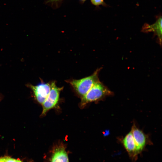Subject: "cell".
Wrapping results in <instances>:
<instances>
[{
  "label": "cell",
  "instance_id": "3957f363",
  "mask_svg": "<svg viewBox=\"0 0 162 162\" xmlns=\"http://www.w3.org/2000/svg\"><path fill=\"white\" fill-rule=\"evenodd\" d=\"M50 90L49 95L44 102L42 104L43 110L41 116H44L50 109L56 107L59 101L60 92L63 87H59L56 85V82L50 83Z\"/></svg>",
  "mask_w": 162,
  "mask_h": 162
},
{
  "label": "cell",
  "instance_id": "8fae6325",
  "mask_svg": "<svg viewBox=\"0 0 162 162\" xmlns=\"http://www.w3.org/2000/svg\"><path fill=\"white\" fill-rule=\"evenodd\" d=\"M4 162H22L18 159H16L8 157H3Z\"/></svg>",
  "mask_w": 162,
  "mask_h": 162
},
{
  "label": "cell",
  "instance_id": "52a82bcc",
  "mask_svg": "<svg viewBox=\"0 0 162 162\" xmlns=\"http://www.w3.org/2000/svg\"><path fill=\"white\" fill-rule=\"evenodd\" d=\"M162 22L161 16H159L154 24L149 25L145 24L142 27V31L145 32H153L158 37L159 43L161 44L162 41Z\"/></svg>",
  "mask_w": 162,
  "mask_h": 162
},
{
  "label": "cell",
  "instance_id": "30bf717a",
  "mask_svg": "<svg viewBox=\"0 0 162 162\" xmlns=\"http://www.w3.org/2000/svg\"><path fill=\"white\" fill-rule=\"evenodd\" d=\"M90 1L92 4L97 7L100 5L104 6L106 5L104 0H90Z\"/></svg>",
  "mask_w": 162,
  "mask_h": 162
},
{
  "label": "cell",
  "instance_id": "9c48e42d",
  "mask_svg": "<svg viewBox=\"0 0 162 162\" xmlns=\"http://www.w3.org/2000/svg\"><path fill=\"white\" fill-rule=\"evenodd\" d=\"M64 0H46V3L51 5V6L54 8L59 7L61 4V2Z\"/></svg>",
  "mask_w": 162,
  "mask_h": 162
},
{
  "label": "cell",
  "instance_id": "6da1fadb",
  "mask_svg": "<svg viewBox=\"0 0 162 162\" xmlns=\"http://www.w3.org/2000/svg\"><path fill=\"white\" fill-rule=\"evenodd\" d=\"M100 70V69H98L91 75L80 79H73L66 81L82 98L96 82L99 81L98 74Z\"/></svg>",
  "mask_w": 162,
  "mask_h": 162
},
{
  "label": "cell",
  "instance_id": "277c9868",
  "mask_svg": "<svg viewBox=\"0 0 162 162\" xmlns=\"http://www.w3.org/2000/svg\"><path fill=\"white\" fill-rule=\"evenodd\" d=\"M28 86L32 91L35 99L38 103L42 104L49 95L50 90V83L41 82L36 86L29 85Z\"/></svg>",
  "mask_w": 162,
  "mask_h": 162
},
{
  "label": "cell",
  "instance_id": "5b68a950",
  "mask_svg": "<svg viewBox=\"0 0 162 162\" xmlns=\"http://www.w3.org/2000/svg\"><path fill=\"white\" fill-rule=\"evenodd\" d=\"M50 162H69L66 147L63 144L58 143L54 146Z\"/></svg>",
  "mask_w": 162,
  "mask_h": 162
},
{
  "label": "cell",
  "instance_id": "ba28073f",
  "mask_svg": "<svg viewBox=\"0 0 162 162\" xmlns=\"http://www.w3.org/2000/svg\"><path fill=\"white\" fill-rule=\"evenodd\" d=\"M122 142L124 148L131 158H134L137 156L138 154L131 131L124 138Z\"/></svg>",
  "mask_w": 162,
  "mask_h": 162
},
{
  "label": "cell",
  "instance_id": "7c38bea8",
  "mask_svg": "<svg viewBox=\"0 0 162 162\" xmlns=\"http://www.w3.org/2000/svg\"><path fill=\"white\" fill-rule=\"evenodd\" d=\"M0 162H4L3 158H0Z\"/></svg>",
  "mask_w": 162,
  "mask_h": 162
},
{
  "label": "cell",
  "instance_id": "4fadbf2b",
  "mask_svg": "<svg viewBox=\"0 0 162 162\" xmlns=\"http://www.w3.org/2000/svg\"><path fill=\"white\" fill-rule=\"evenodd\" d=\"M79 0L80 1V2H81L84 3L86 0Z\"/></svg>",
  "mask_w": 162,
  "mask_h": 162
},
{
  "label": "cell",
  "instance_id": "7a4b0ae2",
  "mask_svg": "<svg viewBox=\"0 0 162 162\" xmlns=\"http://www.w3.org/2000/svg\"><path fill=\"white\" fill-rule=\"evenodd\" d=\"M112 94V92L99 81L92 87L84 96L81 98L80 106L83 107L90 102L98 100Z\"/></svg>",
  "mask_w": 162,
  "mask_h": 162
},
{
  "label": "cell",
  "instance_id": "8992f818",
  "mask_svg": "<svg viewBox=\"0 0 162 162\" xmlns=\"http://www.w3.org/2000/svg\"><path fill=\"white\" fill-rule=\"evenodd\" d=\"M131 131L136 144L137 153H140L145 146L146 139L145 135L141 130L134 125Z\"/></svg>",
  "mask_w": 162,
  "mask_h": 162
}]
</instances>
